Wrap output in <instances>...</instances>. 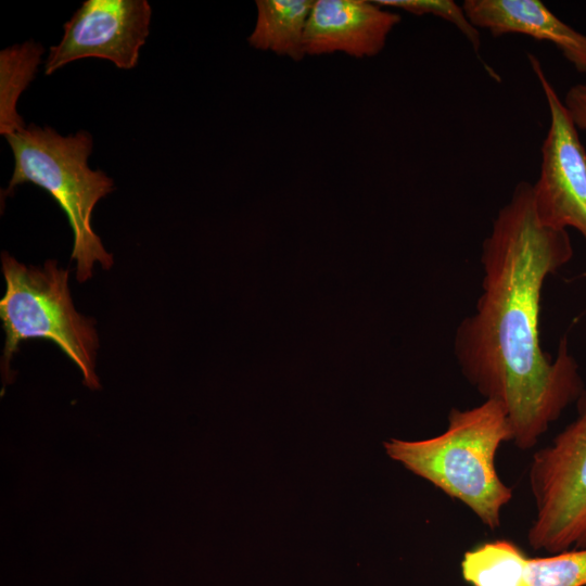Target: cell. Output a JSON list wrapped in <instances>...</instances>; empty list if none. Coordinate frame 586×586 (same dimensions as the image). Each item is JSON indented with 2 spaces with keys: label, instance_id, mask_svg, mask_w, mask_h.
<instances>
[{
  "label": "cell",
  "instance_id": "1",
  "mask_svg": "<svg viewBox=\"0 0 586 586\" xmlns=\"http://www.w3.org/2000/svg\"><path fill=\"white\" fill-rule=\"evenodd\" d=\"M572 256L568 231L543 225L533 184L519 182L482 243V293L475 311L455 333L462 374L485 399L502 405L511 443L521 450L533 448L584 391L566 339L552 358L539 337L544 283Z\"/></svg>",
  "mask_w": 586,
  "mask_h": 586
},
{
  "label": "cell",
  "instance_id": "2",
  "mask_svg": "<svg viewBox=\"0 0 586 586\" xmlns=\"http://www.w3.org/2000/svg\"><path fill=\"white\" fill-rule=\"evenodd\" d=\"M512 433L502 405L485 399L470 409L453 408L447 429L422 441L392 438L386 454L406 469L467 506L491 530L500 525L512 488L496 470V454Z\"/></svg>",
  "mask_w": 586,
  "mask_h": 586
},
{
  "label": "cell",
  "instance_id": "3",
  "mask_svg": "<svg viewBox=\"0 0 586 586\" xmlns=\"http://www.w3.org/2000/svg\"><path fill=\"white\" fill-rule=\"evenodd\" d=\"M14 155V170L2 198L22 183L30 182L46 190L65 213L74 234L72 259L76 278L82 283L93 275L99 263L110 269L113 256L92 229L97 203L114 189L113 180L102 170H92L88 157L92 136L80 130L61 136L51 127L34 124L4 136Z\"/></svg>",
  "mask_w": 586,
  "mask_h": 586
},
{
  "label": "cell",
  "instance_id": "4",
  "mask_svg": "<svg viewBox=\"0 0 586 586\" xmlns=\"http://www.w3.org/2000/svg\"><path fill=\"white\" fill-rule=\"evenodd\" d=\"M5 280L0 301V319L5 333L1 369L9 381L10 362L22 342L52 341L80 370L82 383L101 388L95 374L99 339L94 322L77 313L68 289V270L47 260L39 268L18 263L8 253L1 256Z\"/></svg>",
  "mask_w": 586,
  "mask_h": 586
},
{
  "label": "cell",
  "instance_id": "5",
  "mask_svg": "<svg viewBox=\"0 0 586 586\" xmlns=\"http://www.w3.org/2000/svg\"><path fill=\"white\" fill-rule=\"evenodd\" d=\"M535 517L527 542L549 555L586 547V391L577 417L532 458Z\"/></svg>",
  "mask_w": 586,
  "mask_h": 586
},
{
  "label": "cell",
  "instance_id": "6",
  "mask_svg": "<svg viewBox=\"0 0 586 586\" xmlns=\"http://www.w3.org/2000/svg\"><path fill=\"white\" fill-rule=\"evenodd\" d=\"M549 110L550 124L542 145L539 177L533 201L539 221L550 228L577 230L586 241V150L578 128L549 81L538 58L527 54Z\"/></svg>",
  "mask_w": 586,
  "mask_h": 586
},
{
  "label": "cell",
  "instance_id": "7",
  "mask_svg": "<svg viewBox=\"0 0 586 586\" xmlns=\"http://www.w3.org/2000/svg\"><path fill=\"white\" fill-rule=\"evenodd\" d=\"M146 0H87L64 24V35L44 61L51 75L69 62L98 58L129 69L137 65L151 21Z\"/></svg>",
  "mask_w": 586,
  "mask_h": 586
},
{
  "label": "cell",
  "instance_id": "8",
  "mask_svg": "<svg viewBox=\"0 0 586 586\" xmlns=\"http://www.w3.org/2000/svg\"><path fill=\"white\" fill-rule=\"evenodd\" d=\"M399 13L365 0L314 1L304 36L308 55L343 52L354 58L379 54Z\"/></svg>",
  "mask_w": 586,
  "mask_h": 586
},
{
  "label": "cell",
  "instance_id": "9",
  "mask_svg": "<svg viewBox=\"0 0 586 586\" xmlns=\"http://www.w3.org/2000/svg\"><path fill=\"white\" fill-rule=\"evenodd\" d=\"M464 12L479 30L493 37L518 34L552 43L586 75V35L560 20L540 0H464Z\"/></svg>",
  "mask_w": 586,
  "mask_h": 586
},
{
  "label": "cell",
  "instance_id": "10",
  "mask_svg": "<svg viewBox=\"0 0 586 586\" xmlns=\"http://www.w3.org/2000/svg\"><path fill=\"white\" fill-rule=\"evenodd\" d=\"M314 1L258 0L257 18L247 41L257 50L300 61L306 54L304 36Z\"/></svg>",
  "mask_w": 586,
  "mask_h": 586
},
{
  "label": "cell",
  "instance_id": "11",
  "mask_svg": "<svg viewBox=\"0 0 586 586\" xmlns=\"http://www.w3.org/2000/svg\"><path fill=\"white\" fill-rule=\"evenodd\" d=\"M526 557L507 539L483 543L463 555L462 577L471 586H520Z\"/></svg>",
  "mask_w": 586,
  "mask_h": 586
},
{
  "label": "cell",
  "instance_id": "12",
  "mask_svg": "<svg viewBox=\"0 0 586 586\" xmlns=\"http://www.w3.org/2000/svg\"><path fill=\"white\" fill-rule=\"evenodd\" d=\"M43 52L42 46L30 40L0 53V132L3 136L25 126L16 112V102L34 79Z\"/></svg>",
  "mask_w": 586,
  "mask_h": 586
},
{
  "label": "cell",
  "instance_id": "13",
  "mask_svg": "<svg viewBox=\"0 0 586 586\" xmlns=\"http://www.w3.org/2000/svg\"><path fill=\"white\" fill-rule=\"evenodd\" d=\"M586 547L547 557H526L520 586H585Z\"/></svg>",
  "mask_w": 586,
  "mask_h": 586
},
{
  "label": "cell",
  "instance_id": "14",
  "mask_svg": "<svg viewBox=\"0 0 586 586\" xmlns=\"http://www.w3.org/2000/svg\"><path fill=\"white\" fill-rule=\"evenodd\" d=\"M386 9H397L415 15L431 14L453 24L479 52L481 48L480 30L468 18L462 4L454 0H377Z\"/></svg>",
  "mask_w": 586,
  "mask_h": 586
},
{
  "label": "cell",
  "instance_id": "15",
  "mask_svg": "<svg viewBox=\"0 0 586 586\" xmlns=\"http://www.w3.org/2000/svg\"><path fill=\"white\" fill-rule=\"evenodd\" d=\"M563 102L577 128L586 131V82L572 86Z\"/></svg>",
  "mask_w": 586,
  "mask_h": 586
}]
</instances>
